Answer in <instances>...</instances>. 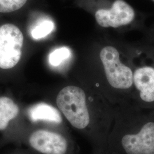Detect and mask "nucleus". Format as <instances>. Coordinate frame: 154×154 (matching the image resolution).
Listing matches in <instances>:
<instances>
[{"mask_svg":"<svg viewBox=\"0 0 154 154\" xmlns=\"http://www.w3.org/2000/svg\"><path fill=\"white\" fill-rule=\"evenodd\" d=\"M54 103L69 126L88 140L93 151L107 148L116 109L102 94L69 84L56 93Z\"/></svg>","mask_w":154,"mask_h":154,"instance_id":"f257e3e1","label":"nucleus"},{"mask_svg":"<svg viewBox=\"0 0 154 154\" xmlns=\"http://www.w3.org/2000/svg\"><path fill=\"white\" fill-rule=\"evenodd\" d=\"M107 147L117 154H154V109L128 105L116 108Z\"/></svg>","mask_w":154,"mask_h":154,"instance_id":"f03ea898","label":"nucleus"},{"mask_svg":"<svg viewBox=\"0 0 154 154\" xmlns=\"http://www.w3.org/2000/svg\"><path fill=\"white\" fill-rule=\"evenodd\" d=\"M107 87L115 96L114 101L126 104L132 97L134 67L131 55L114 45H106L99 52Z\"/></svg>","mask_w":154,"mask_h":154,"instance_id":"7ed1b4c3","label":"nucleus"},{"mask_svg":"<svg viewBox=\"0 0 154 154\" xmlns=\"http://www.w3.org/2000/svg\"><path fill=\"white\" fill-rule=\"evenodd\" d=\"M18 145L38 154H79L70 130L45 126H29L22 132Z\"/></svg>","mask_w":154,"mask_h":154,"instance_id":"20e7f679","label":"nucleus"},{"mask_svg":"<svg viewBox=\"0 0 154 154\" xmlns=\"http://www.w3.org/2000/svg\"><path fill=\"white\" fill-rule=\"evenodd\" d=\"M131 55L134 67L131 98L135 106L154 109V51L138 50Z\"/></svg>","mask_w":154,"mask_h":154,"instance_id":"39448f33","label":"nucleus"},{"mask_svg":"<svg viewBox=\"0 0 154 154\" xmlns=\"http://www.w3.org/2000/svg\"><path fill=\"white\" fill-rule=\"evenodd\" d=\"M98 25L104 28H126L135 22L138 14L125 0H86Z\"/></svg>","mask_w":154,"mask_h":154,"instance_id":"423d86ee","label":"nucleus"},{"mask_svg":"<svg viewBox=\"0 0 154 154\" xmlns=\"http://www.w3.org/2000/svg\"><path fill=\"white\" fill-rule=\"evenodd\" d=\"M26 127L23 109L11 96L0 95V133L3 141L18 144Z\"/></svg>","mask_w":154,"mask_h":154,"instance_id":"0eeeda50","label":"nucleus"},{"mask_svg":"<svg viewBox=\"0 0 154 154\" xmlns=\"http://www.w3.org/2000/svg\"><path fill=\"white\" fill-rule=\"evenodd\" d=\"M24 36L16 25L5 22L0 24V71L8 72L21 60Z\"/></svg>","mask_w":154,"mask_h":154,"instance_id":"6e6552de","label":"nucleus"},{"mask_svg":"<svg viewBox=\"0 0 154 154\" xmlns=\"http://www.w3.org/2000/svg\"><path fill=\"white\" fill-rule=\"evenodd\" d=\"M23 116L27 127H50L70 130L61 111L49 102H39L30 105L23 109Z\"/></svg>","mask_w":154,"mask_h":154,"instance_id":"1a4fd4ad","label":"nucleus"},{"mask_svg":"<svg viewBox=\"0 0 154 154\" xmlns=\"http://www.w3.org/2000/svg\"><path fill=\"white\" fill-rule=\"evenodd\" d=\"M55 25L53 21L45 20L33 28L31 31V35L35 39L43 38L51 33Z\"/></svg>","mask_w":154,"mask_h":154,"instance_id":"9d476101","label":"nucleus"},{"mask_svg":"<svg viewBox=\"0 0 154 154\" xmlns=\"http://www.w3.org/2000/svg\"><path fill=\"white\" fill-rule=\"evenodd\" d=\"M29 0H0V15L19 11L26 5Z\"/></svg>","mask_w":154,"mask_h":154,"instance_id":"9b49d317","label":"nucleus"},{"mask_svg":"<svg viewBox=\"0 0 154 154\" xmlns=\"http://www.w3.org/2000/svg\"><path fill=\"white\" fill-rule=\"evenodd\" d=\"M70 49L66 47H61L53 50L49 55V62L53 66L60 65L63 61H66L71 56Z\"/></svg>","mask_w":154,"mask_h":154,"instance_id":"f8f14e48","label":"nucleus"},{"mask_svg":"<svg viewBox=\"0 0 154 154\" xmlns=\"http://www.w3.org/2000/svg\"><path fill=\"white\" fill-rule=\"evenodd\" d=\"M8 154H38L33 151L29 149L26 148V149H16V150H14L12 151L11 153Z\"/></svg>","mask_w":154,"mask_h":154,"instance_id":"ddd939ff","label":"nucleus"},{"mask_svg":"<svg viewBox=\"0 0 154 154\" xmlns=\"http://www.w3.org/2000/svg\"><path fill=\"white\" fill-rule=\"evenodd\" d=\"M93 154H117L114 151L111 150L110 149L107 148L103 150H101V151H94Z\"/></svg>","mask_w":154,"mask_h":154,"instance_id":"4468645a","label":"nucleus"},{"mask_svg":"<svg viewBox=\"0 0 154 154\" xmlns=\"http://www.w3.org/2000/svg\"><path fill=\"white\" fill-rule=\"evenodd\" d=\"M151 1H153L154 2V0H151Z\"/></svg>","mask_w":154,"mask_h":154,"instance_id":"2eb2a0df","label":"nucleus"}]
</instances>
